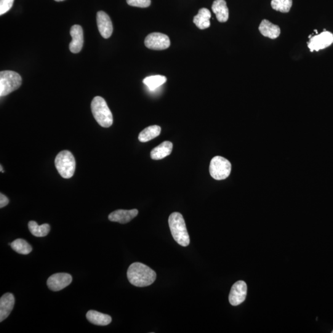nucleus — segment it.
Wrapping results in <instances>:
<instances>
[{"label": "nucleus", "instance_id": "nucleus-24", "mask_svg": "<svg viewBox=\"0 0 333 333\" xmlns=\"http://www.w3.org/2000/svg\"><path fill=\"white\" fill-rule=\"evenodd\" d=\"M271 7L273 10L281 13H288L292 5V0H272Z\"/></svg>", "mask_w": 333, "mask_h": 333}, {"label": "nucleus", "instance_id": "nucleus-29", "mask_svg": "<svg viewBox=\"0 0 333 333\" xmlns=\"http://www.w3.org/2000/svg\"><path fill=\"white\" fill-rule=\"evenodd\" d=\"M56 2H62L64 1V0H55Z\"/></svg>", "mask_w": 333, "mask_h": 333}, {"label": "nucleus", "instance_id": "nucleus-16", "mask_svg": "<svg viewBox=\"0 0 333 333\" xmlns=\"http://www.w3.org/2000/svg\"><path fill=\"white\" fill-rule=\"evenodd\" d=\"M212 10L216 15L218 22L225 23L228 20L229 10L225 0H215L212 4Z\"/></svg>", "mask_w": 333, "mask_h": 333}, {"label": "nucleus", "instance_id": "nucleus-7", "mask_svg": "<svg viewBox=\"0 0 333 333\" xmlns=\"http://www.w3.org/2000/svg\"><path fill=\"white\" fill-rule=\"evenodd\" d=\"M145 45L150 50H164L169 49L170 46V41L166 35L154 33L149 34L146 37Z\"/></svg>", "mask_w": 333, "mask_h": 333}, {"label": "nucleus", "instance_id": "nucleus-23", "mask_svg": "<svg viewBox=\"0 0 333 333\" xmlns=\"http://www.w3.org/2000/svg\"><path fill=\"white\" fill-rule=\"evenodd\" d=\"M167 78L163 76H153L146 77L143 80V84L146 85L150 90H155L161 85L166 83Z\"/></svg>", "mask_w": 333, "mask_h": 333}, {"label": "nucleus", "instance_id": "nucleus-6", "mask_svg": "<svg viewBox=\"0 0 333 333\" xmlns=\"http://www.w3.org/2000/svg\"><path fill=\"white\" fill-rule=\"evenodd\" d=\"M231 164L222 156H215L210 161L209 172L211 177L217 180L226 179L230 175Z\"/></svg>", "mask_w": 333, "mask_h": 333}, {"label": "nucleus", "instance_id": "nucleus-12", "mask_svg": "<svg viewBox=\"0 0 333 333\" xmlns=\"http://www.w3.org/2000/svg\"><path fill=\"white\" fill-rule=\"evenodd\" d=\"M70 34L73 40L69 44V49L73 53H79L84 45L83 29L81 26L74 25L71 29Z\"/></svg>", "mask_w": 333, "mask_h": 333}, {"label": "nucleus", "instance_id": "nucleus-13", "mask_svg": "<svg viewBox=\"0 0 333 333\" xmlns=\"http://www.w3.org/2000/svg\"><path fill=\"white\" fill-rule=\"evenodd\" d=\"M138 210H117L109 215V220L111 222H118L125 224L130 222L133 218L137 216Z\"/></svg>", "mask_w": 333, "mask_h": 333}, {"label": "nucleus", "instance_id": "nucleus-15", "mask_svg": "<svg viewBox=\"0 0 333 333\" xmlns=\"http://www.w3.org/2000/svg\"><path fill=\"white\" fill-rule=\"evenodd\" d=\"M262 36L271 39L278 38L281 33L280 28L278 26L273 25L268 20H263L258 28Z\"/></svg>", "mask_w": 333, "mask_h": 333}, {"label": "nucleus", "instance_id": "nucleus-27", "mask_svg": "<svg viewBox=\"0 0 333 333\" xmlns=\"http://www.w3.org/2000/svg\"><path fill=\"white\" fill-rule=\"evenodd\" d=\"M9 204V199L5 194H0V208H3Z\"/></svg>", "mask_w": 333, "mask_h": 333}, {"label": "nucleus", "instance_id": "nucleus-5", "mask_svg": "<svg viewBox=\"0 0 333 333\" xmlns=\"http://www.w3.org/2000/svg\"><path fill=\"white\" fill-rule=\"evenodd\" d=\"M22 84V78L15 71H4L0 73V96L5 97L15 91Z\"/></svg>", "mask_w": 333, "mask_h": 333}, {"label": "nucleus", "instance_id": "nucleus-30", "mask_svg": "<svg viewBox=\"0 0 333 333\" xmlns=\"http://www.w3.org/2000/svg\"><path fill=\"white\" fill-rule=\"evenodd\" d=\"M332 333H333V331H332Z\"/></svg>", "mask_w": 333, "mask_h": 333}, {"label": "nucleus", "instance_id": "nucleus-10", "mask_svg": "<svg viewBox=\"0 0 333 333\" xmlns=\"http://www.w3.org/2000/svg\"><path fill=\"white\" fill-rule=\"evenodd\" d=\"M247 284L244 281H238L231 287L229 302L233 306L240 305L246 299L247 295Z\"/></svg>", "mask_w": 333, "mask_h": 333}, {"label": "nucleus", "instance_id": "nucleus-22", "mask_svg": "<svg viewBox=\"0 0 333 333\" xmlns=\"http://www.w3.org/2000/svg\"><path fill=\"white\" fill-rule=\"evenodd\" d=\"M11 247L18 254L28 255L33 250V247L25 239H17L11 244Z\"/></svg>", "mask_w": 333, "mask_h": 333}, {"label": "nucleus", "instance_id": "nucleus-9", "mask_svg": "<svg viewBox=\"0 0 333 333\" xmlns=\"http://www.w3.org/2000/svg\"><path fill=\"white\" fill-rule=\"evenodd\" d=\"M73 281V277L66 273H55L49 277L47 284L53 291H59L68 286Z\"/></svg>", "mask_w": 333, "mask_h": 333}, {"label": "nucleus", "instance_id": "nucleus-2", "mask_svg": "<svg viewBox=\"0 0 333 333\" xmlns=\"http://www.w3.org/2000/svg\"><path fill=\"white\" fill-rule=\"evenodd\" d=\"M169 225L175 241L182 246H188L190 242V236L183 215L179 212L172 213L169 218Z\"/></svg>", "mask_w": 333, "mask_h": 333}, {"label": "nucleus", "instance_id": "nucleus-19", "mask_svg": "<svg viewBox=\"0 0 333 333\" xmlns=\"http://www.w3.org/2000/svg\"><path fill=\"white\" fill-rule=\"evenodd\" d=\"M211 13L208 9H203L199 10L198 14L193 19V23L199 29L204 30L210 26Z\"/></svg>", "mask_w": 333, "mask_h": 333}, {"label": "nucleus", "instance_id": "nucleus-21", "mask_svg": "<svg viewBox=\"0 0 333 333\" xmlns=\"http://www.w3.org/2000/svg\"><path fill=\"white\" fill-rule=\"evenodd\" d=\"M28 227L31 234L36 237L46 236L50 231V226L48 223L39 225L35 221H30L28 223Z\"/></svg>", "mask_w": 333, "mask_h": 333}, {"label": "nucleus", "instance_id": "nucleus-11", "mask_svg": "<svg viewBox=\"0 0 333 333\" xmlns=\"http://www.w3.org/2000/svg\"><path fill=\"white\" fill-rule=\"evenodd\" d=\"M97 21L101 36L103 38L109 39L113 33V23L110 17L105 12H99L97 13Z\"/></svg>", "mask_w": 333, "mask_h": 333}, {"label": "nucleus", "instance_id": "nucleus-1", "mask_svg": "<svg viewBox=\"0 0 333 333\" xmlns=\"http://www.w3.org/2000/svg\"><path fill=\"white\" fill-rule=\"evenodd\" d=\"M127 278L133 286L145 287L155 281L156 273L148 266L142 263L135 262L128 269Z\"/></svg>", "mask_w": 333, "mask_h": 333}, {"label": "nucleus", "instance_id": "nucleus-26", "mask_svg": "<svg viewBox=\"0 0 333 333\" xmlns=\"http://www.w3.org/2000/svg\"><path fill=\"white\" fill-rule=\"evenodd\" d=\"M15 0H0V15L5 14L12 9Z\"/></svg>", "mask_w": 333, "mask_h": 333}, {"label": "nucleus", "instance_id": "nucleus-25", "mask_svg": "<svg viewBox=\"0 0 333 333\" xmlns=\"http://www.w3.org/2000/svg\"><path fill=\"white\" fill-rule=\"evenodd\" d=\"M127 4L130 6L145 9L150 6L151 0H127Z\"/></svg>", "mask_w": 333, "mask_h": 333}, {"label": "nucleus", "instance_id": "nucleus-18", "mask_svg": "<svg viewBox=\"0 0 333 333\" xmlns=\"http://www.w3.org/2000/svg\"><path fill=\"white\" fill-rule=\"evenodd\" d=\"M173 144L171 142H164L156 146L151 152V158L154 160H160L166 158L171 154Z\"/></svg>", "mask_w": 333, "mask_h": 333}, {"label": "nucleus", "instance_id": "nucleus-28", "mask_svg": "<svg viewBox=\"0 0 333 333\" xmlns=\"http://www.w3.org/2000/svg\"><path fill=\"white\" fill-rule=\"evenodd\" d=\"M0 169H1V172H4V169H3V167H2V166H0Z\"/></svg>", "mask_w": 333, "mask_h": 333}, {"label": "nucleus", "instance_id": "nucleus-8", "mask_svg": "<svg viewBox=\"0 0 333 333\" xmlns=\"http://www.w3.org/2000/svg\"><path fill=\"white\" fill-rule=\"evenodd\" d=\"M333 44V34L330 32L324 30L323 33L311 37L310 41L307 43L308 49L311 52L313 51L318 52L319 50L326 49Z\"/></svg>", "mask_w": 333, "mask_h": 333}, {"label": "nucleus", "instance_id": "nucleus-20", "mask_svg": "<svg viewBox=\"0 0 333 333\" xmlns=\"http://www.w3.org/2000/svg\"><path fill=\"white\" fill-rule=\"evenodd\" d=\"M161 132V128L158 125H152L144 129L138 136L140 142L146 143L158 137Z\"/></svg>", "mask_w": 333, "mask_h": 333}, {"label": "nucleus", "instance_id": "nucleus-3", "mask_svg": "<svg viewBox=\"0 0 333 333\" xmlns=\"http://www.w3.org/2000/svg\"><path fill=\"white\" fill-rule=\"evenodd\" d=\"M91 109L93 116L101 127L108 128L113 125V114L104 98L101 97L93 98Z\"/></svg>", "mask_w": 333, "mask_h": 333}, {"label": "nucleus", "instance_id": "nucleus-14", "mask_svg": "<svg viewBox=\"0 0 333 333\" xmlns=\"http://www.w3.org/2000/svg\"><path fill=\"white\" fill-rule=\"evenodd\" d=\"M15 298L12 293L8 292L0 299V322L7 318L14 308Z\"/></svg>", "mask_w": 333, "mask_h": 333}, {"label": "nucleus", "instance_id": "nucleus-17", "mask_svg": "<svg viewBox=\"0 0 333 333\" xmlns=\"http://www.w3.org/2000/svg\"><path fill=\"white\" fill-rule=\"evenodd\" d=\"M86 317L90 323L98 326H106L112 321L111 316L93 310L88 311Z\"/></svg>", "mask_w": 333, "mask_h": 333}, {"label": "nucleus", "instance_id": "nucleus-4", "mask_svg": "<svg viewBox=\"0 0 333 333\" xmlns=\"http://www.w3.org/2000/svg\"><path fill=\"white\" fill-rule=\"evenodd\" d=\"M55 166L59 174L64 178H70L76 170V160L69 151H61L55 159Z\"/></svg>", "mask_w": 333, "mask_h": 333}]
</instances>
